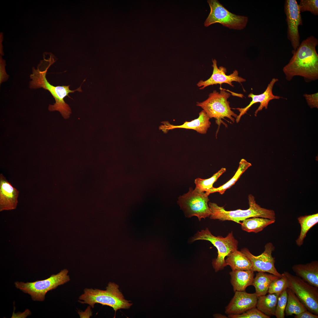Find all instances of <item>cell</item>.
<instances>
[{
  "label": "cell",
  "mask_w": 318,
  "mask_h": 318,
  "mask_svg": "<svg viewBox=\"0 0 318 318\" xmlns=\"http://www.w3.org/2000/svg\"><path fill=\"white\" fill-rule=\"evenodd\" d=\"M275 249L273 244L269 242L265 245L264 251L257 256L252 254L246 248L242 249L241 251L251 261L252 265V271L254 272H268L281 277L282 274L279 273L275 268V259L272 254Z\"/></svg>",
  "instance_id": "obj_11"
},
{
  "label": "cell",
  "mask_w": 318,
  "mask_h": 318,
  "mask_svg": "<svg viewBox=\"0 0 318 318\" xmlns=\"http://www.w3.org/2000/svg\"><path fill=\"white\" fill-rule=\"evenodd\" d=\"M52 63H51L43 70H40L39 67L37 69L33 68L32 73L30 76L32 80L29 82V87L32 89L42 88L49 91L55 99V102L49 106L48 110L50 111H58L64 119H67L69 117L71 110L68 104L65 102L64 98L67 96H69V94L70 93L77 90L80 92L82 90L81 87L72 90L69 89L70 85L55 86L50 84L46 79V75L48 69Z\"/></svg>",
  "instance_id": "obj_2"
},
{
  "label": "cell",
  "mask_w": 318,
  "mask_h": 318,
  "mask_svg": "<svg viewBox=\"0 0 318 318\" xmlns=\"http://www.w3.org/2000/svg\"><path fill=\"white\" fill-rule=\"evenodd\" d=\"M278 79L273 78L268 86L264 92L259 95H256L252 93H250L248 95V97L251 98L252 100L249 105L244 108H237L234 109L238 110L240 112L236 118V121L237 123L239 122L241 117L246 113L252 105L255 103L259 102L260 105L257 109L255 112L254 115L256 116L258 112L264 108L267 109L269 102L274 99H279L281 97L274 95L272 93V89L275 83L278 81Z\"/></svg>",
  "instance_id": "obj_15"
},
{
  "label": "cell",
  "mask_w": 318,
  "mask_h": 318,
  "mask_svg": "<svg viewBox=\"0 0 318 318\" xmlns=\"http://www.w3.org/2000/svg\"><path fill=\"white\" fill-rule=\"evenodd\" d=\"M295 318H318V315L311 312L307 310L294 316Z\"/></svg>",
  "instance_id": "obj_33"
},
{
  "label": "cell",
  "mask_w": 318,
  "mask_h": 318,
  "mask_svg": "<svg viewBox=\"0 0 318 318\" xmlns=\"http://www.w3.org/2000/svg\"><path fill=\"white\" fill-rule=\"evenodd\" d=\"M19 191L0 174V211L16 208Z\"/></svg>",
  "instance_id": "obj_17"
},
{
  "label": "cell",
  "mask_w": 318,
  "mask_h": 318,
  "mask_svg": "<svg viewBox=\"0 0 318 318\" xmlns=\"http://www.w3.org/2000/svg\"><path fill=\"white\" fill-rule=\"evenodd\" d=\"M318 39L313 36L303 40L295 50L283 71L288 81L295 76L303 77L305 80H315L318 78V55L316 47Z\"/></svg>",
  "instance_id": "obj_1"
},
{
  "label": "cell",
  "mask_w": 318,
  "mask_h": 318,
  "mask_svg": "<svg viewBox=\"0 0 318 318\" xmlns=\"http://www.w3.org/2000/svg\"><path fill=\"white\" fill-rule=\"evenodd\" d=\"M226 170L225 168H222L211 178L207 179L199 178L195 179L196 187L194 190L199 192H207L212 188L213 185L218 178Z\"/></svg>",
  "instance_id": "obj_27"
},
{
  "label": "cell",
  "mask_w": 318,
  "mask_h": 318,
  "mask_svg": "<svg viewBox=\"0 0 318 318\" xmlns=\"http://www.w3.org/2000/svg\"><path fill=\"white\" fill-rule=\"evenodd\" d=\"M231 96L229 92L224 89H221L220 92L214 90L209 94L208 98L201 102H197L196 105L201 107L210 118L216 119L218 125L222 122L221 119L227 117L233 122L235 121L238 115L232 111L228 99Z\"/></svg>",
  "instance_id": "obj_7"
},
{
  "label": "cell",
  "mask_w": 318,
  "mask_h": 318,
  "mask_svg": "<svg viewBox=\"0 0 318 318\" xmlns=\"http://www.w3.org/2000/svg\"><path fill=\"white\" fill-rule=\"evenodd\" d=\"M4 69V63L1 59L0 63V83L3 82L4 80H5L6 76L7 75Z\"/></svg>",
  "instance_id": "obj_35"
},
{
  "label": "cell",
  "mask_w": 318,
  "mask_h": 318,
  "mask_svg": "<svg viewBox=\"0 0 318 318\" xmlns=\"http://www.w3.org/2000/svg\"><path fill=\"white\" fill-rule=\"evenodd\" d=\"M279 296L275 294L269 293L258 297L256 307L267 316L275 315Z\"/></svg>",
  "instance_id": "obj_22"
},
{
  "label": "cell",
  "mask_w": 318,
  "mask_h": 318,
  "mask_svg": "<svg viewBox=\"0 0 318 318\" xmlns=\"http://www.w3.org/2000/svg\"><path fill=\"white\" fill-rule=\"evenodd\" d=\"M249 208L246 210H226L223 207L220 206L215 203L209 202L208 206L211 214V219L220 221H231L240 224L241 221L251 217H259L271 219L276 218L275 213L272 210L261 208L256 203L254 196L249 194L248 196Z\"/></svg>",
  "instance_id": "obj_4"
},
{
  "label": "cell",
  "mask_w": 318,
  "mask_h": 318,
  "mask_svg": "<svg viewBox=\"0 0 318 318\" xmlns=\"http://www.w3.org/2000/svg\"><path fill=\"white\" fill-rule=\"evenodd\" d=\"M228 304L225 307V313L229 314H239L256 307L258 297L255 293L236 291Z\"/></svg>",
  "instance_id": "obj_14"
},
{
  "label": "cell",
  "mask_w": 318,
  "mask_h": 318,
  "mask_svg": "<svg viewBox=\"0 0 318 318\" xmlns=\"http://www.w3.org/2000/svg\"><path fill=\"white\" fill-rule=\"evenodd\" d=\"M15 314H13L11 318H25L31 314L30 311L28 309H26L23 313L18 312Z\"/></svg>",
  "instance_id": "obj_34"
},
{
  "label": "cell",
  "mask_w": 318,
  "mask_h": 318,
  "mask_svg": "<svg viewBox=\"0 0 318 318\" xmlns=\"http://www.w3.org/2000/svg\"><path fill=\"white\" fill-rule=\"evenodd\" d=\"M228 317L230 318H269L270 317L267 316L256 307H255L250 309L245 312L239 314L228 315Z\"/></svg>",
  "instance_id": "obj_29"
},
{
  "label": "cell",
  "mask_w": 318,
  "mask_h": 318,
  "mask_svg": "<svg viewBox=\"0 0 318 318\" xmlns=\"http://www.w3.org/2000/svg\"><path fill=\"white\" fill-rule=\"evenodd\" d=\"M287 299L288 294L286 289L279 295L278 298L275 315L276 318H284Z\"/></svg>",
  "instance_id": "obj_28"
},
{
  "label": "cell",
  "mask_w": 318,
  "mask_h": 318,
  "mask_svg": "<svg viewBox=\"0 0 318 318\" xmlns=\"http://www.w3.org/2000/svg\"><path fill=\"white\" fill-rule=\"evenodd\" d=\"M225 260L227 266H230L232 270H251V263L241 251L236 250L231 252Z\"/></svg>",
  "instance_id": "obj_20"
},
{
  "label": "cell",
  "mask_w": 318,
  "mask_h": 318,
  "mask_svg": "<svg viewBox=\"0 0 318 318\" xmlns=\"http://www.w3.org/2000/svg\"><path fill=\"white\" fill-rule=\"evenodd\" d=\"M303 96L310 108H318V92L311 95L304 94Z\"/></svg>",
  "instance_id": "obj_32"
},
{
  "label": "cell",
  "mask_w": 318,
  "mask_h": 318,
  "mask_svg": "<svg viewBox=\"0 0 318 318\" xmlns=\"http://www.w3.org/2000/svg\"><path fill=\"white\" fill-rule=\"evenodd\" d=\"M67 269L61 270L56 274H53L49 278L42 280L24 283L14 282L15 287L25 293L29 295L34 301H43L47 293L70 281V277Z\"/></svg>",
  "instance_id": "obj_6"
},
{
  "label": "cell",
  "mask_w": 318,
  "mask_h": 318,
  "mask_svg": "<svg viewBox=\"0 0 318 318\" xmlns=\"http://www.w3.org/2000/svg\"><path fill=\"white\" fill-rule=\"evenodd\" d=\"M292 270L296 276L309 284L318 287V261L314 260L305 264L293 265Z\"/></svg>",
  "instance_id": "obj_18"
},
{
  "label": "cell",
  "mask_w": 318,
  "mask_h": 318,
  "mask_svg": "<svg viewBox=\"0 0 318 318\" xmlns=\"http://www.w3.org/2000/svg\"><path fill=\"white\" fill-rule=\"evenodd\" d=\"M275 221V219L254 217L244 220L241 224L243 230L248 232L257 233Z\"/></svg>",
  "instance_id": "obj_23"
},
{
  "label": "cell",
  "mask_w": 318,
  "mask_h": 318,
  "mask_svg": "<svg viewBox=\"0 0 318 318\" xmlns=\"http://www.w3.org/2000/svg\"><path fill=\"white\" fill-rule=\"evenodd\" d=\"M287 288L286 279L282 275V277L279 278L272 282L269 287L268 293L279 295Z\"/></svg>",
  "instance_id": "obj_30"
},
{
  "label": "cell",
  "mask_w": 318,
  "mask_h": 318,
  "mask_svg": "<svg viewBox=\"0 0 318 318\" xmlns=\"http://www.w3.org/2000/svg\"><path fill=\"white\" fill-rule=\"evenodd\" d=\"M297 220L300 225L301 230L296 242L297 246H301L303 244L304 239L308 231L318 223V213L300 216Z\"/></svg>",
  "instance_id": "obj_25"
},
{
  "label": "cell",
  "mask_w": 318,
  "mask_h": 318,
  "mask_svg": "<svg viewBox=\"0 0 318 318\" xmlns=\"http://www.w3.org/2000/svg\"><path fill=\"white\" fill-rule=\"evenodd\" d=\"M204 240L210 242L218 250L216 258L213 259L212 265L216 272L223 269L227 266L225 258L231 252L238 249V241L234 237L232 231L225 237L213 235L208 228L198 231L191 238V241Z\"/></svg>",
  "instance_id": "obj_5"
},
{
  "label": "cell",
  "mask_w": 318,
  "mask_h": 318,
  "mask_svg": "<svg viewBox=\"0 0 318 318\" xmlns=\"http://www.w3.org/2000/svg\"><path fill=\"white\" fill-rule=\"evenodd\" d=\"M215 317L216 318H227L226 316L224 315H222L221 314H217L215 315Z\"/></svg>",
  "instance_id": "obj_36"
},
{
  "label": "cell",
  "mask_w": 318,
  "mask_h": 318,
  "mask_svg": "<svg viewBox=\"0 0 318 318\" xmlns=\"http://www.w3.org/2000/svg\"><path fill=\"white\" fill-rule=\"evenodd\" d=\"M212 67L213 69V73L211 77L207 80L203 81L201 80L197 84V86L200 87V89L202 90L210 85H214L226 83L232 87L234 86L233 85V82H236L239 83L245 82V79L238 76V72L237 70H235L233 73L229 75L226 74V69L222 66L219 68L217 65V62L215 59H212Z\"/></svg>",
  "instance_id": "obj_13"
},
{
  "label": "cell",
  "mask_w": 318,
  "mask_h": 318,
  "mask_svg": "<svg viewBox=\"0 0 318 318\" xmlns=\"http://www.w3.org/2000/svg\"><path fill=\"white\" fill-rule=\"evenodd\" d=\"M208 196L204 192H199L190 188L188 191L178 198V203L187 217L197 216L199 221L209 217L211 211L208 203Z\"/></svg>",
  "instance_id": "obj_9"
},
{
  "label": "cell",
  "mask_w": 318,
  "mask_h": 318,
  "mask_svg": "<svg viewBox=\"0 0 318 318\" xmlns=\"http://www.w3.org/2000/svg\"><path fill=\"white\" fill-rule=\"evenodd\" d=\"M254 272L251 270H234L230 272L231 283L234 292L244 291L248 286L252 285Z\"/></svg>",
  "instance_id": "obj_19"
},
{
  "label": "cell",
  "mask_w": 318,
  "mask_h": 318,
  "mask_svg": "<svg viewBox=\"0 0 318 318\" xmlns=\"http://www.w3.org/2000/svg\"><path fill=\"white\" fill-rule=\"evenodd\" d=\"M210 117L206 112L202 110L199 114L198 117L190 121H186L181 125H172L167 121L163 122V125L159 127L160 130L164 133L169 130L176 128H184L193 130L201 134H206L211 125Z\"/></svg>",
  "instance_id": "obj_16"
},
{
  "label": "cell",
  "mask_w": 318,
  "mask_h": 318,
  "mask_svg": "<svg viewBox=\"0 0 318 318\" xmlns=\"http://www.w3.org/2000/svg\"><path fill=\"white\" fill-rule=\"evenodd\" d=\"M207 2L210 12L204 22L205 26L219 23L230 29L241 30L246 27L248 19L247 17L231 12L218 0H208Z\"/></svg>",
  "instance_id": "obj_10"
},
{
  "label": "cell",
  "mask_w": 318,
  "mask_h": 318,
  "mask_svg": "<svg viewBox=\"0 0 318 318\" xmlns=\"http://www.w3.org/2000/svg\"><path fill=\"white\" fill-rule=\"evenodd\" d=\"M287 292L288 299L285 311L286 316L298 314L307 310L290 289L287 288Z\"/></svg>",
  "instance_id": "obj_26"
},
{
  "label": "cell",
  "mask_w": 318,
  "mask_h": 318,
  "mask_svg": "<svg viewBox=\"0 0 318 318\" xmlns=\"http://www.w3.org/2000/svg\"><path fill=\"white\" fill-rule=\"evenodd\" d=\"M251 164L244 159H241L239 163L237 170L233 177L228 181L222 186L216 188L213 187L206 193L208 195L215 192H219L221 194H223L226 191L233 185L242 174L250 167Z\"/></svg>",
  "instance_id": "obj_24"
},
{
  "label": "cell",
  "mask_w": 318,
  "mask_h": 318,
  "mask_svg": "<svg viewBox=\"0 0 318 318\" xmlns=\"http://www.w3.org/2000/svg\"><path fill=\"white\" fill-rule=\"evenodd\" d=\"M279 277L271 274L258 272L254 278L252 285L255 289V294L258 297L265 295L268 293L269 287L274 280Z\"/></svg>",
  "instance_id": "obj_21"
},
{
  "label": "cell",
  "mask_w": 318,
  "mask_h": 318,
  "mask_svg": "<svg viewBox=\"0 0 318 318\" xmlns=\"http://www.w3.org/2000/svg\"><path fill=\"white\" fill-rule=\"evenodd\" d=\"M284 10L287 25V38L291 42L293 50H295L300 44L299 26L302 25L301 12L297 1L285 0Z\"/></svg>",
  "instance_id": "obj_12"
},
{
  "label": "cell",
  "mask_w": 318,
  "mask_h": 318,
  "mask_svg": "<svg viewBox=\"0 0 318 318\" xmlns=\"http://www.w3.org/2000/svg\"><path fill=\"white\" fill-rule=\"evenodd\" d=\"M119 288L117 284L110 282L105 290L86 288L79 297L78 301L88 304L92 308L97 303L109 306L113 308L115 314L117 310L128 309L132 304L125 299Z\"/></svg>",
  "instance_id": "obj_3"
},
{
  "label": "cell",
  "mask_w": 318,
  "mask_h": 318,
  "mask_svg": "<svg viewBox=\"0 0 318 318\" xmlns=\"http://www.w3.org/2000/svg\"><path fill=\"white\" fill-rule=\"evenodd\" d=\"M282 274L286 279L287 288L294 293L307 310L318 315V287L288 271H284Z\"/></svg>",
  "instance_id": "obj_8"
},
{
  "label": "cell",
  "mask_w": 318,
  "mask_h": 318,
  "mask_svg": "<svg viewBox=\"0 0 318 318\" xmlns=\"http://www.w3.org/2000/svg\"><path fill=\"white\" fill-rule=\"evenodd\" d=\"M298 7L300 12L309 11L315 15H318V0H301Z\"/></svg>",
  "instance_id": "obj_31"
}]
</instances>
